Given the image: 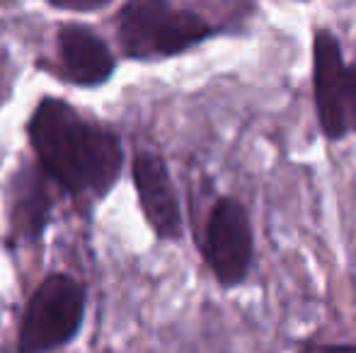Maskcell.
I'll return each instance as SVG.
<instances>
[{"instance_id": "12", "label": "cell", "mask_w": 356, "mask_h": 353, "mask_svg": "<svg viewBox=\"0 0 356 353\" xmlns=\"http://www.w3.org/2000/svg\"><path fill=\"white\" fill-rule=\"evenodd\" d=\"M300 353H356V346H349V344H315V346H308Z\"/></svg>"}, {"instance_id": "11", "label": "cell", "mask_w": 356, "mask_h": 353, "mask_svg": "<svg viewBox=\"0 0 356 353\" xmlns=\"http://www.w3.org/2000/svg\"><path fill=\"white\" fill-rule=\"evenodd\" d=\"M44 3L58 10H71V12H92V10L107 8L112 0H44Z\"/></svg>"}, {"instance_id": "1", "label": "cell", "mask_w": 356, "mask_h": 353, "mask_svg": "<svg viewBox=\"0 0 356 353\" xmlns=\"http://www.w3.org/2000/svg\"><path fill=\"white\" fill-rule=\"evenodd\" d=\"M29 143L47 177L68 193L104 198L124 170L122 141L114 131L90 123L68 102L44 97L27 123Z\"/></svg>"}, {"instance_id": "5", "label": "cell", "mask_w": 356, "mask_h": 353, "mask_svg": "<svg viewBox=\"0 0 356 353\" xmlns=\"http://www.w3.org/2000/svg\"><path fill=\"white\" fill-rule=\"evenodd\" d=\"M134 184H136L143 216L155 235L160 240H179L182 211H179L177 191L163 157L153 153H138L134 157Z\"/></svg>"}, {"instance_id": "7", "label": "cell", "mask_w": 356, "mask_h": 353, "mask_svg": "<svg viewBox=\"0 0 356 353\" xmlns=\"http://www.w3.org/2000/svg\"><path fill=\"white\" fill-rule=\"evenodd\" d=\"M51 196H49L44 167L24 165L13 179V208H10V230L15 242H39L47 230Z\"/></svg>"}, {"instance_id": "3", "label": "cell", "mask_w": 356, "mask_h": 353, "mask_svg": "<svg viewBox=\"0 0 356 353\" xmlns=\"http://www.w3.org/2000/svg\"><path fill=\"white\" fill-rule=\"evenodd\" d=\"M202 247L220 286L230 288L245 281L252 264L254 240L243 203L228 196L213 203Z\"/></svg>"}, {"instance_id": "2", "label": "cell", "mask_w": 356, "mask_h": 353, "mask_svg": "<svg viewBox=\"0 0 356 353\" xmlns=\"http://www.w3.org/2000/svg\"><path fill=\"white\" fill-rule=\"evenodd\" d=\"M85 286L68 273H49L29 295L19 327V353H49L71 344L85 317Z\"/></svg>"}, {"instance_id": "10", "label": "cell", "mask_w": 356, "mask_h": 353, "mask_svg": "<svg viewBox=\"0 0 356 353\" xmlns=\"http://www.w3.org/2000/svg\"><path fill=\"white\" fill-rule=\"evenodd\" d=\"M344 114H347L349 128L356 131V66H347V76H344Z\"/></svg>"}, {"instance_id": "9", "label": "cell", "mask_w": 356, "mask_h": 353, "mask_svg": "<svg viewBox=\"0 0 356 353\" xmlns=\"http://www.w3.org/2000/svg\"><path fill=\"white\" fill-rule=\"evenodd\" d=\"M213 34V27L192 10H170L155 37V56H177L202 44Z\"/></svg>"}, {"instance_id": "4", "label": "cell", "mask_w": 356, "mask_h": 353, "mask_svg": "<svg viewBox=\"0 0 356 353\" xmlns=\"http://www.w3.org/2000/svg\"><path fill=\"white\" fill-rule=\"evenodd\" d=\"M344 76L347 66L337 37L327 29L315 32L313 39V87L315 107L327 138L339 141L349 131L344 114Z\"/></svg>"}, {"instance_id": "6", "label": "cell", "mask_w": 356, "mask_h": 353, "mask_svg": "<svg viewBox=\"0 0 356 353\" xmlns=\"http://www.w3.org/2000/svg\"><path fill=\"white\" fill-rule=\"evenodd\" d=\"M58 53L66 78L75 85H104L117 71V58L99 34L80 24H63L58 29Z\"/></svg>"}, {"instance_id": "8", "label": "cell", "mask_w": 356, "mask_h": 353, "mask_svg": "<svg viewBox=\"0 0 356 353\" xmlns=\"http://www.w3.org/2000/svg\"><path fill=\"white\" fill-rule=\"evenodd\" d=\"M170 12V0H127L117 15V34L124 53L136 61L155 56V37Z\"/></svg>"}]
</instances>
